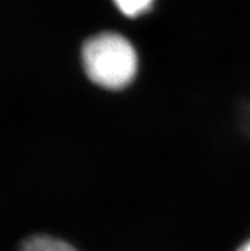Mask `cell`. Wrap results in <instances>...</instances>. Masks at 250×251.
I'll use <instances>...</instances> for the list:
<instances>
[{"label":"cell","instance_id":"cell-1","mask_svg":"<svg viewBox=\"0 0 250 251\" xmlns=\"http://www.w3.org/2000/svg\"><path fill=\"white\" fill-rule=\"evenodd\" d=\"M82 64L87 76L98 87L121 89L134 79L138 56L128 38L114 32H102L84 42Z\"/></svg>","mask_w":250,"mask_h":251},{"label":"cell","instance_id":"cell-2","mask_svg":"<svg viewBox=\"0 0 250 251\" xmlns=\"http://www.w3.org/2000/svg\"><path fill=\"white\" fill-rule=\"evenodd\" d=\"M19 251H78L72 244L49 235H35L26 239Z\"/></svg>","mask_w":250,"mask_h":251},{"label":"cell","instance_id":"cell-3","mask_svg":"<svg viewBox=\"0 0 250 251\" xmlns=\"http://www.w3.org/2000/svg\"><path fill=\"white\" fill-rule=\"evenodd\" d=\"M116 8L125 17L137 18L148 12L155 0H112Z\"/></svg>","mask_w":250,"mask_h":251},{"label":"cell","instance_id":"cell-4","mask_svg":"<svg viewBox=\"0 0 250 251\" xmlns=\"http://www.w3.org/2000/svg\"><path fill=\"white\" fill-rule=\"evenodd\" d=\"M238 251H250V240L245 241L244 244L238 249Z\"/></svg>","mask_w":250,"mask_h":251},{"label":"cell","instance_id":"cell-5","mask_svg":"<svg viewBox=\"0 0 250 251\" xmlns=\"http://www.w3.org/2000/svg\"><path fill=\"white\" fill-rule=\"evenodd\" d=\"M248 114H249V118H248V121H249V124H250V108L248 110Z\"/></svg>","mask_w":250,"mask_h":251}]
</instances>
